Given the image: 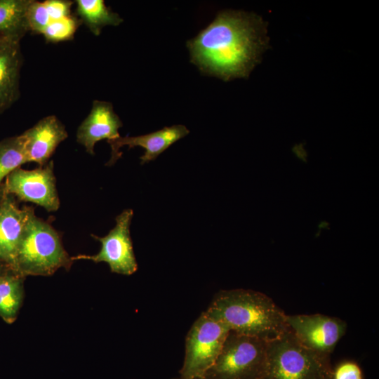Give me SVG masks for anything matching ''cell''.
<instances>
[{
  "instance_id": "52a82bcc",
  "label": "cell",
  "mask_w": 379,
  "mask_h": 379,
  "mask_svg": "<svg viewBox=\"0 0 379 379\" xmlns=\"http://www.w3.org/2000/svg\"><path fill=\"white\" fill-rule=\"evenodd\" d=\"M1 187L19 202L34 203L48 212L56 211L60 207L53 161L33 170L19 167L5 178Z\"/></svg>"
},
{
  "instance_id": "2e32d148",
  "label": "cell",
  "mask_w": 379,
  "mask_h": 379,
  "mask_svg": "<svg viewBox=\"0 0 379 379\" xmlns=\"http://www.w3.org/2000/svg\"><path fill=\"white\" fill-rule=\"evenodd\" d=\"M11 269L0 276V317L8 324L13 323L24 299V280Z\"/></svg>"
},
{
  "instance_id": "7402d4cb",
  "label": "cell",
  "mask_w": 379,
  "mask_h": 379,
  "mask_svg": "<svg viewBox=\"0 0 379 379\" xmlns=\"http://www.w3.org/2000/svg\"><path fill=\"white\" fill-rule=\"evenodd\" d=\"M171 379H180V378L178 377V378H171Z\"/></svg>"
},
{
  "instance_id": "7a4b0ae2",
  "label": "cell",
  "mask_w": 379,
  "mask_h": 379,
  "mask_svg": "<svg viewBox=\"0 0 379 379\" xmlns=\"http://www.w3.org/2000/svg\"><path fill=\"white\" fill-rule=\"evenodd\" d=\"M206 311L230 331L266 342L288 330L286 314L269 296L253 290L220 291Z\"/></svg>"
},
{
  "instance_id": "d6986e66",
  "label": "cell",
  "mask_w": 379,
  "mask_h": 379,
  "mask_svg": "<svg viewBox=\"0 0 379 379\" xmlns=\"http://www.w3.org/2000/svg\"><path fill=\"white\" fill-rule=\"evenodd\" d=\"M81 24L79 18L72 14L48 25L41 34L47 42L56 43L70 40Z\"/></svg>"
},
{
  "instance_id": "7c38bea8",
  "label": "cell",
  "mask_w": 379,
  "mask_h": 379,
  "mask_svg": "<svg viewBox=\"0 0 379 379\" xmlns=\"http://www.w3.org/2000/svg\"><path fill=\"white\" fill-rule=\"evenodd\" d=\"M27 162L45 166L60 142L67 136L65 126L55 116L44 117L22 133Z\"/></svg>"
},
{
  "instance_id": "6da1fadb",
  "label": "cell",
  "mask_w": 379,
  "mask_h": 379,
  "mask_svg": "<svg viewBox=\"0 0 379 379\" xmlns=\"http://www.w3.org/2000/svg\"><path fill=\"white\" fill-rule=\"evenodd\" d=\"M266 25L258 15L226 11L187 42L191 61L225 81L247 77L267 47Z\"/></svg>"
},
{
  "instance_id": "8992f818",
  "label": "cell",
  "mask_w": 379,
  "mask_h": 379,
  "mask_svg": "<svg viewBox=\"0 0 379 379\" xmlns=\"http://www.w3.org/2000/svg\"><path fill=\"white\" fill-rule=\"evenodd\" d=\"M267 342L230 331L202 379H261Z\"/></svg>"
},
{
  "instance_id": "9c48e42d",
  "label": "cell",
  "mask_w": 379,
  "mask_h": 379,
  "mask_svg": "<svg viewBox=\"0 0 379 379\" xmlns=\"http://www.w3.org/2000/svg\"><path fill=\"white\" fill-rule=\"evenodd\" d=\"M289 331L307 349L330 355L347 331V323L321 314L286 316Z\"/></svg>"
},
{
  "instance_id": "ac0fdd59",
  "label": "cell",
  "mask_w": 379,
  "mask_h": 379,
  "mask_svg": "<svg viewBox=\"0 0 379 379\" xmlns=\"http://www.w3.org/2000/svg\"><path fill=\"white\" fill-rule=\"evenodd\" d=\"M27 163L25 140L22 135L0 141V185L12 171Z\"/></svg>"
},
{
  "instance_id": "ba28073f",
  "label": "cell",
  "mask_w": 379,
  "mask_h": 379,
  "mask_svg": "<svg viewBox=\"0 0 379 379\" xmlns=\"http://www.w3.org/2000/svg\"><path fill=\"white\" fill-rule=\"evenodd\" d=\"M133 215L132 209H126L116 217L115 227L105 237L91 234L92 237L101 243V248L97 254L78 255L71 257L72 260L105 262L108 264L112 272L124 275L135 273L138 270V264L130 234Z\"/></svg>"
},
{
  "instance_id": "5b68a950",
  "label": "cell",
  "mask_w": 379,
  "mask_h": 379,
  "mask_svg": "<svg viewBox=\"0 0 379 379\" xmlns=\"http://www.w3.org/2000/svg\"><path fill=\"white\" fill-rule=\"evenodd\" d=\"M230 329L206 310L192 324L185 338L180 379H202L220 354Z\"/></svg>"
},
{
  "instance_id": "8fae6325",
  "label": "cell",
  "mask_w": 379,
  "mask_h": 379,
  "mask_svg": "<svg viewBox=\"0 0 379 379\" xmlns=\"http://www.w3.org/2000/svg\"><path fill=\"white\" fill-rule=\"evenodd\" d=\"M123 124L114 112L112 103L94 100L92 108L77 131V141L83 145L86 152L94 155L97 142L119 138V129Z\"/></svg>"
},
{
  "instance_id": "9a60e30c",
  "label": "cell",
  "mask_w": 379,
  "mask_h": 379,
  "mask_svg": "<svg viewBox=\"0 0 379 379\" xmlns=\"http://www.w3.org/2000/svg\"><path fill=\"white\" fill-rule=\"evenodd\" d=\"M32 0H0V40L20 41L29 31L27 13Z\"/></svg>"
},
{
  "instance_id": "e0dca14e",
  "label": "cell",
  "mask_w": 379,
  "mask_h": 379,
  "mask_svg": "<svg viewBox=\"0 0 379 379\" xmlns=\"http://www.w3.org/2000/svg\"><path fill=\"white\" fill-rule=\"evenodd\" d=\"M76 15L95 36L105 26H117L123 22L119 14L106 6L103 0H77Z\"/></svg>"
},
{
  "instance_id": "3957f363",
  "label": "cell",
  "mask_w": 379,
  "mask_h": 379,
  "mask_svg": "<svg viewBox=\"0 0 379 379\" xmlns=\"http://www.w3.org/2000/svg\"><path fill=\"white\" fill-rule=\"evenodd\" d=\"M72 262L62 246L59 233L50 223L37 217L33 208L11 270L24 277L50 276L60 268L69 270Z\"/></svg>"
},
{
  "instance_id": "ffe728a7",
  "label": "cell",
  "mask_w": 379,
  "mask_h": 379,
  "mask_svg": "<svg viewBox=\"0 0 379 379\" xmlns=\"http://www.w3.org/2000/svg\"><path fill=\"white\" fill-rule=\"evenodd\" d=\"M331 379H363V374L357 363L343 361L333 369Z\"/></svg>"
},
{
  "instance_id": "4fadbf2b",
  "label": "cell",
  "mask_w": 379,
  "mask_h": 379,
  "mask_svg": "<svg viewBox=\"0 0 379 379\" xmlns=\"http://www.w3.org/2000/svg\"><path fill=\"white\" fill-rule=\"evenodd\" d=\"M189 133V130L185 126L174 125L145 135L134 137L119 136L107 140L112 152L107 165H113L121 157L122 152H119V149L124 145L128 146V149L136 146L142 147L145 149V152L140 157L141 164L149 162Z\"/></svg>"
},
{
  "instance_id": "5bb4252c",
  "label": "cell",
  "mask_w": 379,
  "mask_h": 379,
  "mask_svg": "<svg viewBox=\"0 0 379 379\" xmlns=\"http://www.w3.org/2000/svg\"><path fill=\"white\" fill-rule=\"evenodd\" d=\"M20 41L0 40V114L20 97V78L22 65Z\"/></svg>"
},
{
  "instance_id": "277c9868",
  "label": "cell",
  "mask_w": 379,
  "mask_h": 379,
  "mask_svg": "<svg viewBox=\"0 0 379 379\" xmlns=\"http://www.w3.org/2000/svg\"><path fill=\"white\" fill-rule=\"evenodd\" d=\"M329 356L302 345L289 331L267 342L261 379H331Z\"/></svg>"
},
{
  "instance_id": "44dd1931",
  "label": "cell",
  "mask_w": 379,
  "mask_h": 379,
  "mask_svg": "<svg viewBox=\"0 0 379 379\" xmlns=\"http://www.w3.org/2000/svg\"><path fill=\"white\" fill-rule=\"evenodd\" d=\"M9 267L0 264V276H1Z\"/></svg>"
},
{
  "instance_id": "30bf717a",
  "label": "cell",
  "mask_w": 379,
  "mask_h": 379,
  "mask_svg": "<svg viewBox=\"0 0 379 379\" xmlns=\"http://www.w3.org/2000/svg\"><path fill=\"white\" fill-rule=\"evenodd\" d=\"M33 206L20 208L19 201L0 185V264L10 269Z\"/></svg>"
}]
</instances>
